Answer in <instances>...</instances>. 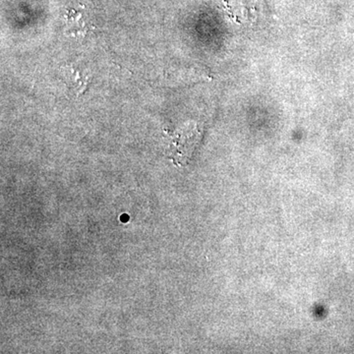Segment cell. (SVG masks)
<instances>
[{
    "label": "cell",
    "mask_w": 354,
    "mask_h": 354,
    "mask_svg": "<svg viewBox=\"0 0 354 354\" xmlns=\"http://www.w3.org/2000/svg\"><path fill=\"white\" fill-rule=\"evenodd\" d=\"M200 128L196 124L185 125L174 136V144L178 158L187 157L194 150V147L199 141Z\"/></svg>",
    "instance_id": "cell-1"
},
{
    "label": "cell",
    "mask_w": 354,
    "mask_h": 354,
    "mask_svg": "<svg viewBox=\"0 0 354 354\" xmlns=\"http://www.w3.org/2000/svg\"><path fill=\"white\" fill-rule=\"evenodd\" d=\"M67 25H68L69 32H83L85 29V25H84V21L82 22V15L78 14L76 11H70L68 15H67Z\"/></svg>",
    "instance_id": "cell-2"
}]
</instances>
